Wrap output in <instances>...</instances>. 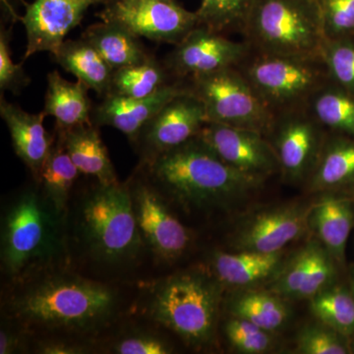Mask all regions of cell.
<instances>
[{
  "mask_svg": "<svg viewBox=\"0 0 354 354\" xmlns=\"http://www.w3.org/2000/svg\"><path fill=\"white\" fill-rule=\"evenodd\" d=\"M10 286L2 314L19 323L34 337L62 335L91 339L113 325L122 304L118 288L69 268Z\"/></svg>",
  "mask_w": 354,
  "mask_h": 354,
  "instance_id": "obj_1",
  "label": "cell"
},
{
  "mask_svg": "<svg viewBox=\"0 0 354 354\" xmlns=\"http://www.w3.org/2000/svg\"><path fill=\"white\" fill-rule=\"evenodd\" d=\"M66 228L70 259L76 254L101 272L132 269L147 249L135 218L128 181H95L76 200L72 196Z\"/></svg>",
  "mask_w": 354,
  "mask_h": 354,
  "instance_id": "obj_2",
  "label": "cell"
},
{
  "mask_svg": "<svg viewBox=\"0 0 354 354\" xmlns=\"http://www.w3.org/2000/svg\"><path fill=\"white\" fill-rule=\"evenodd\" d=\"M140 169L167 202L185 212L228 209L263 183L223 162L199 136Z\"/></svg>",
  "mask_w": 354,
  "mask_h": 354,
  "instance_id": "obj_3",
  "label": "cell"
},
{
  "mask_svg": "<svg viewBox=\"0 0 354 354\" xmlns=\"http://www.w3.org/2000/svg\"><path fill=\"white\" fill-rule=\"evenodd\" d=\"M0 260L10 286L69 268L66 216L55 211L36 181L14 194L2 209Z\"/></svg>",
  "mask_w": 354,
  "mask_h": 354,
  "instance_id": "obj_4",
  "label": "cell"
},
{
  "mask_svg": "<svg viewBox=\"0 0 354 354\" xmlns=\"http://www.w3.org/2000/svg\"><path fill=\"white\" fill-rule=\"evenodd\" d=\"M221 283L200 271L172 274L153 286L147 301L149 318L188 346L213 341L221 301Z\"/></svg>",
  "mask_w": 354,
  "mask_h": 354,
  "instance_id": "obj_5",
  "label": "cell"
},
{
  "mask_svg": "<svg viewBox=\"0 0 354 354\" xmlns=\"http://www.w3.org/2000/svg\"><path fill=\"white\" fill-rule=\"evenodd\" d=\"M242 32L266 55L322 57L327 39L317 0H255Z\"/></svg>",
  "mask_w": 354,
  "mask_h": 354,
  "instance_id": "obj_6",
  "label": "cell"
},
{
  "mask_svg": "<svg viewBox=\"0 0 354 354\" xmlns=\"http://www.w3.org/2000/svg\"><path fill=\"white\" fill-rule=\"evenodd\" d=\"M253 53L239 69L274 113L308 106L310 99L330 82L322 57Z\"/></svg>",
  "mask_w": 354,
  "mask_h": 354,
  "instance_id": "obj_7",
  "label": "cell"
},
{
  "mask_svg": "<svg viewBox=\"0 0 354 354\" xmlns=\"http://www.w3.org/2000/svg\"><path fill=\"white\" fill-rule=\"evenodd\" d=\"M204 104L209 122L257 130L267 134L274 113L239 66L183 79Z\"/></svg>",
  "mask_w": 354,
  "mask_h": 354,
  "instance_id": "obj_8",
  "label": "cell"
},
{
  "mask_svg": "<svg viewBox=\"0 0 354 354\" xmlns=\"http://www.w3.org/2000/svg\"><path fill=\"white\" fill-rule=\"evenodd\" d=\"M97 14L104 22L125 28L138 38L176 46L199 25L191 12L174 0H108Z\"/></svg>",
  "mask_w": 354,
  "mask_h": 354,
  "instance_id": "obj_9",
  "label": "cell"
},
{
  "mask_svg": "<svg viewBox=\"0 0 354 354\" xmlns=\"http://www.w3.org/2000/svg\"><path fill=\"white\" fill-rule=\"evenodd\" d=\"M128 184L135 218L147 249L162 262L178 260L190 245V232L143 171L132 176Z\"/></svg>",
  "mask_w": 354,
  "mask_h": 354,
  "instance_id": "obj_10",
  "label": "cell"
},
{
  "mask_svg": "<svg viewBox=\"0 0 354 354\" xmlns=\"http://www.w3.org/2000/svg\"><path fill=\"white\" fill-rule=\"evenodd\" d=\"M308 106L274 113L266 134L288 180L299 183L311 176L327 135Z\"/></svg>",
  "mask_w": 354,
  "mask_h": 354,
  "instance_id": "obj_11",
  "label": "cell"
},
{
  "mask_svg": "<svg viewBox=\"0 0 354 354\" xmlns=\"http://www.w3.org/2000/svg\"><path fill=\"white\" fill-rule=\"evenodd\" d=\"M208 122L204 104L186 86L146 123L132 145L141 157V165L147 164L197 137Z\"/></svg>",
  "mask_w": 354,
  "mask_h": 354,
  "instance_id": "obj_12",
  "label": "cell"
},
{
  "mask_svg": "<svg viewBox=\"0 0 354 354\" xmlns=\"http://www.w3.org/2000/svg\"><path fill=\"white\" fill-rule=\"evenodd\" d=\"M25 6L24 15L16 14L13 23L24 25L27 46L23 62L36 53H53L64 44L72 30L80 25L90 7L108 0H35Z\"/></svg>",
  "mask_w": 354,
  "mask_h": 354,
  "instance_id": "obj_13",
  "label": "cell"
},
{
  "mask_svg": "<svg viewBox=\"0 0 354 354\" xmlns=\"http://www.w3.org/2000/svg\"><path fill=\"white\" fill-rule=\"evenodd\" d=\"M228 165L252 178L281 171L278 157L264 133L208 122L198 135Z\"/></svg>",
  "mask_w": 354,
  "mask_h": 354,
  "instance_id": "obj_14",
  "label": "cell"
},
{
  "mask_svg": "<svg viewBox=\"0 0 354 354\" xmlns=\"http://www.w3.org/2000/svg\"><path fill=\"white\" fill-rule=\"evenodd\" d=\"M250 51L246 41H232L221 32L198 25L174 46L165 65L174 78L183 80L227 67L239 66Z\"/></svg>",
  "mask_w": 354,
  "mask_h": 354,
  "instance_id": "obj_15",
  "label": "cell"
},
{
  "mask_svg": "<svg viewBox=\"0 0 354 354\" xmlns=\"http://www.w3.org/2000/svg\"><path fill=\"white\" fill-rule=\"evenodd\" d=\"M313 205L292 203L253 214L235 232L232 239L234 250L281 252L305 234Z\"/></svg>",
  "mask_w": 354,
  "mask_h": 354,
  "instance_id": "obj_16",
  "label": "cell"
},
{
  "mask_svg": "<svg viewBox=\"0 0 354 354\" xmlns=\"http://www.w3.org/2000/svg\"><path fill=\"white\" fill-rule=\"evenodd\" d=\"M186 88L184 80L177 79L155 94L144 97L109 95L93 108L91 120L95 127H111L127 135L133 143L142 128L165 104Z\"/></svg>",
  "mask_w": 354,
  "mask_h": 354,
  "instance_id": "obj_17",
  "label": "cell"
},
{
  "mask_svg": "<svg viewBox=\"0 0 354 354\" xmlns=\"http://www.w3.org/2000/svg\"><path fill=\"white\" fill-rule=\"evenodd\" d=\"M0 115L10 133L14 151L38 183L44 162L48 158L55 134L50 135L44 127L46 114L30 113L1 95Z\"/></svg>",
  "mask_w": 354,
  "mask_h": 354,
  "instance_id": "obj_18",
  "label": "cell"
},
{
  "mask_svg": "<svg viewBox=\"0 0 354 354\" xmlns=\"http://www.w3.org/2000/svg\"><path fill=\"white\" fill-rule=\"evenodd\" d=\"M55 131L62 137L70 158L81 174L94 177L102 184L118 183L99 127L93 122L67 128L55 125Z\"/></svg>",
  "mask_w": 354,
  "mask_h": 354,
  "instance_id": "obj_19",
  "label": "cell"
},
{
  "mask_svg": "<svg viewBox=\"0 0 354 354\" xmlns=\"http://www.w3.org/2000/svg\"><path fill=\"white\" fill-rule=\"evenodd\" d=\"M211 265L213 277L221 286L243 288L278 276L283 267V253L216 252Z\"/></svg>",
  "mask_w": 354,
  "mask_h": 354,
  "instance_id": "obj_20",
  "label": "cell"
},
{
  "mask_svg": "<svg viewBox=\"0 0 354 354\" xmlns=\"http://www.w3.org/2000/svg\"><path fill=\"white\" fill-rule=\"evenodd\" d=\"M88 86L82 81L70 82L53 70L48 74V88L44 97V113L55 118L59 127H73L92 123L93 106Z\"/></svg>",
  "mask_w": 354,
  "mask_h": 354,
  "instance_id": "obj_21",
  "label": "cell"
},
{
  "mask_svg": "<svg viewBox=\"0 0 354 354\" xmlns=\"http://www.w3.org/2000/svg\"><path fill=\"white\" fill-rule=\"evenodd\" d=\"M312 192H327L354 185V137L327 136L308 178Z\"/></svg>",
  "mask_w": 354,
  "mask_h": 354,
  "instance_id": "obj_22",
  "label": "cell"
},
{
  "mask_svg": "<svg viewBox=\"0 0 354 354\" xmlns=\"http://www.w3.org/2000/svg\"><path fill=\"white\" fill-rule=\"evenodd\" d=\"M81 38L94 46L113 71L143 64L153 57L138 37L114 23L102 21L88 26Z\"/></svg>",
  "mask_w": 354,
  "mask_h": 354,
  "instance_id": "obj_23",
  "label": "cell"
},
{
  "mask_svg": "<svg viewBox=\"0 0 354 354\" xmlns=\"http://www.w3.org/2000/svg\"><path fill=\"white\" fill-rule=\"evenodd\" d=\"M60 66L101 97L108 95L113 70L86 39H65L53 55Z\"/></svg>",
  "mask_w": 354,
  "mask_h": 354,
  "instance_id": "obj_24",
  "label": "cell"
},
{
  "mask_svg": "<svg viewBox=\"0 0 354 354\" xmlns=\"http://www.w3.org/2000/svg\"><path fill=\"white\" fill-rule=\"evenodd\" d=\"M310 223H313L323 246L335 260L342 262L354 223L351 202L346 198L324 197L313 205Z\"/></svg>",
  "mask_w": 354,
  "mask_h": 354,
  "instance_id": "obj_25",
  "label": "cell"
},
{
  "mask_svg": "<svg viewBox=\"0 0 354 354\" xmlns=\"http://www.w3.org/2000/svg\"><path fill=\"white\" fill-rule=\"evenodd\" d=\"M55 139L46 158L38 183L44 196L60 215L66 216L74 186L81 172L70 158L62 137Z\"/></svg>",
  "mask_w": 354,
  "mask_h": 354,
  "instance_id": "obj_26",
  "label": "cell"
},
{
  "mask_svg": "<svg viewBox=\"0 0 354 354\" xmlns=\"http://www.w3.org/2000/svg\"><path fill=\"white\" fill-rule=\"evenodd\" d=\"M308 109L325 129L354 137V95L333 82L310 99Z\"/></svg>",
  "mask_w": 354,
  "mask_h": 354,
  "instance_id": "obj_27",
  "label": "cell"
},
{
  "mask_svg": "<svg viewBox=\"0 0 354 354\" xmlns=\"http://www.w3.org/2000/svg\"><path fill=\"white\" fill-rule=\"evenodd\" d=\"M176 80L167 66L152 57L143 64L114 70L108 95L148 97Z\"/></svg>",
  "mask_w": 354,
  "mask_h": 354,
  "instance_id": "obj_28",
  "label": "cell"
},
{
  "mask_svg": "<svg viewBox=\"0 0 354 354\" xmlns=\"http://www.w3.org/2000/svg\"><path fill=\"white\" fill-rule=\"evenodd\" d=\"M232 316L244 319L269 332L283 327L288 309L281 297L272 291L250 290L242 292L230 301Z\"/></svg>",
  "mask_w": 354,
  "mask_h": 354,
  "instance_id": "obj_29",
  "label": "cell"
},
{
  "mask_svg": "<svg viewBox=\"0 0 354 354\" xmlns=\"http://www.w3.org/2000/svg\"><path fill=\"white\" fill-rule=\"evenodd\" d=\"M311 311L320 322L344 337L354 335V295L342 286H328L311 299Z\"/></svg>",
  "mask_w": 354,
  "mask_h": 354,
  "instance_id": "obj_30",
  "label": "cell"
},
{
  "mask_svg": "<svg viewBox=\"0 0 354 354\" xmlns=\"http://www.w3.org/2000/svg\"><path fill=\"white\" fill-rule=\"evenodd\" d=\"M255 0H201L199 25L218 32L243 31Z\"/></svg>",
  "mask_w": 354,
  "mask_h": 354,
  "instance_id": "obj_31",
  "label": "cell"
},
{
  "mask_svg": "<svg viewBox=\"0 0 354 354\" xmlns=\"http://www.w3.org/2000/svg\"><path fill=\"white\" fill-rule=\"evenodd\" d=\"M322 57L330 82L354 95V37L326 39Z\"/></svg>",
  "mask_w": 354,
  "mask_h": 354,
  "instance_id": "obj_32",
  "label": "cell"
},
{
  "mask_svg": "<svg viewBox=\"0 0 354 354\" xmlns=\"http://www.w3.org/2000/svg\"><path fill=\"white\" fill-rule=\"evenodd\" d=\"M225 335L230 346L246 354H260L271 349L272 339L269 330L258 327L255 324L232 317L225 325Z\"/></svg>",
  "mask_w": 354,
  "mask_h": 354,
  "instance_id": "obj_33",
  "label": "cell"
},
{
  "mask_svg": "<svg viewBox=\"0 0 354 354\" xmlns=\"http://www.w3.org/2000/svg\"><path fill=\"white\" fill-rule=\"evenodd\" d=\"M310 258L299 299H311L330 286L335 277L334 257L318 243L309 244Z\"/></svg>",
  "mask_w": 354,
  "mask_h": 354,
  "instance_id": "obj_34",
  "label": "cell"
},
{
  "mask_svg": "<svg viewBox=\"0 0 354 354\" xmlns=\"http://www.w3.org/2000/svg\"><path fill=\"white\" fill-rule=\"evenodd\" d=\"M326 39L354 37V0H317Z\"/></svg>",
  "mask_w": 354,
  "mask_h": 354,
  "instance_id": "obj_35",
  "label": "cell"
},
{
  "mask_svg": "<svg viewBox=\"0 0 354 354\" xmlns=\"http://www.w3.org/2000/svg\"><path fill=\"white\" fill-rule=\"evenodd\" d=\"M346 337L328 326H310L301 330L297 339V348L304 354L349 353Z\"/></svg>",
  "mask_w": 354,
  "mask_h": 354,
  "instance_id": "obj_36",
  "label": "cell"
},
{
  "mask_svg": "<svg viewBox=\"0 0 354 354\" xmlns=\"http://www.w3.org/2000/svg\"><path fill=\"white\" fill-rule=\"evenodd\" d=\"M172 349L164 337L144 329L127 330L111 344V353L116 354H169Z\"/></svg>",
  "mask_w": 354,
  "mask_h": 354,
  "instance_id": "obj_37",
  "label": "cell"
},
{
  "mask_svg": "<svg viewBox=\"0 0 354 354\" xmlns=\"http://www.w3.org/2000/svg\"><path fill=\"white\" fill-rule=\"evenodd\" d=\"M12 29V26L8 29L1 26L0 31V90L19 95L31 82V79L26 74L23 62L14 64L10 46Z\"/></svg>",
  "mask_w": 354,
  "mask_h": 354,
  "instance_id": "obj_38",
  "label": "cell"
},
{
  "mask_svg": "<svg viewBox=\"0 0 354 354\" xmlns=\"http://www.w3.org/2000/svg\"><path fill=\"white\" fill-rule=\"evenodd\" d=\"M34 337L19 323L2 316L0 328V354L26 353L32 349Z\"/></svg>",
  "mask_w": 354,
  "mask_h": 354,
  "instance_id": "obj_39",
  "label": "cell"
},
{
  "mask_svg": "<svg viewBox=\"0 0 354 354\" xmlns=\"http://www.w3.org/2000/svg\"><path fill=\"white\" fill-rule=\"evenodd\" d=\"M32 349L41 354H83L91 351L86 339L62 335L34 337Z\"/></svg>",
  "mask_w": 354,
  "mask_h": 354,
  "instance_id": "obj_40",
  "label": "cell"
},
{
  "mask_svg": "<svg viewBox=\"0 0 354 354\" xmlns=\"http://www.w3.org/2000/svg\"><path fill=\"white\" fill-rule=\"evenodd\" d=\"M1 1L2 6H4V13H6V15L9 18V19H11L13 14L16 13V11L14 10L13 8V0H1Z\"/></svg>",
  "mask_w": 354,
  "mask_h": 354,
  "instance_id": "obj_41",
  "label": "cell"
},
{
  "mask_svg": "<svg viewBox=\"0 0 354 354\" xmlns=\"http://www.w3.org/2000/svg\"><path fill=\"white\" fill-rule=\"evenodd\" d=\"M351 288H353V293L354 295V274L353 277V283H351Z\"/></svg>",
  "mask_w": 354,
  "mask_h": 354,
  "instance_id": "obj_42",
  "label": "cell"
},
{
  "mask_svg": "<svg viewBox=\"0 0 354 354\" xmlns=\"http://www.w3.org/2000/svg\"><path fill=\"white\" fill-rule=\"evenodd\" d=\"M351 349H353V353H354V342H353V348H351Z\"/></svg>",
  "mask_w": 354,
  "mask_h": 354,
  "instance_id": "obj_43",
  "label": "cell"
}]
</instances>
